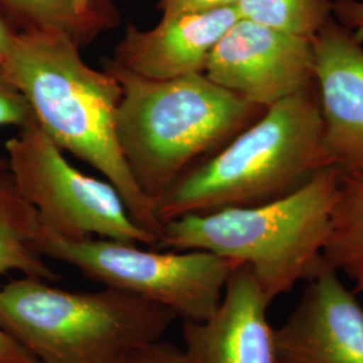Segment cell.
<instances>
[{"mask_svg":"<svg viewBox=\"0 0 363 363\" xmlns=\"http://www.w3.org/2000/svg\"><path fill=\"white\" fill-rule=\"evenodd\" d=\"M0 11L16 30H62L81 48L118 23L116 9L79 15L74 11L72 0H0Z\"/></svg>","mask_w":363,"mask_h":363,"instance_id":"9a60e30c","label":"cell"},{"mask_svg":"<svg viewBox=\"0 0 363 363\" xmlns=\"http://www.w3.org/2000/svg\"><path fill=\"white\" fill-rule=\"evenodd\" d=\"M34 120L35 117L26 97L7 77L0 64V127H16L21 130ZM7 166V160L0 157V169Z\"/></svg>","mask_w":363,"mask_h":363,"instance_id":"e0dca14e","label":"cell"},{"mask_svg":"<svg viewBox=\"0 0 363 363\" xmlns=\"http://www.w3.org/2000/svg\"><path fill=\"white\" fill-rule=\"evenodd\" d=\"M334 18L363 38V0H334Z\"/></svg>","mask_w":363,"mask_h":363,"instance_id":"ffe728a7","label":"cell"},{"mask_svg":"<svg viewBox=\"0 0 363 363\" xmlns=\"http://www.w3.org/2000/svg\"><path fill=\"white\" fill-rule=\"evenodd\" d=\"M120 363H193L183 347L169 340H157L132 351Z\"/></svg>","mask_w":363,"mask_h":363,"instance_id":"ac0fdd59","label":"cell"},{"mask_svg":"<svg viewBox=\"0 0 363 363\" xmlns=\"http://www.w3.org/2000/svg\"><path fill=\"white\" fill-rule=\"evenodd\" d=\"M175 319L111 286L73 292L27 276L0 286V328L40 363H120L163 339Z\"/></svg>","mask_w":363,"mask_h":363,"instance_id":"5b68a950","label":"cell"},{"mask_svg":"<svg viewBox=\"0 0 363 363\" xmlns=\"http://www.w3.org/2000/svg\"><path fill=\"white\" fill-rule=\"evenodd\" d=\"M334 0H238V18L312 39L334 16Z\"/></svg>","mask_w":363,"mask_h":363,"instance_id":"2e32d148","label":"cell"},{"mask_svg":"<svg viewBox=\"0 0 363 363\" xmlns=\"http://www.w3.org/2000/svg\"><path fill=\"white\" fill-rule=\"evenodd\" d=\"M334 167L315 84L271 105L217 154L187 171L156 205L164 225L187 214L268 203Z\"/></svg>","mask_w":363,"mask_h":363,"instance_id":"3957f363","label":"cell"},{"mask_svg":"<svg viewBox=\"0 0 363 363\" xmlns=\"http://www.w3.org/2000/svg\"><path fill=\"white\" fill-rule=\"evenodd\" d=\"M325 143L340 172L363 171V46L333 16L312 39Z\"/></svg>","mask_w":363,"mask_h":363,"instance_id":"30bf717a","label":"cell"},{"mask_svg":"<svg viewBox=\"0 0 363 363\" xmlns=\"http://www.w3.org/2000/svg\"><path fill=\"white\" fill-rule=\"evenodd\" d=\"M13 182L38 213L40 226L67 240L108 238L155 247L159 240L130 218L109 182L74 169L34 120L6 142Z\"/></svg>","mask_w":363,"mask_h":363,"instance_id":"52a82bcc","label":"cell"},{"mask_svg":"<svg viewBox=\"0 0 363 363\" xmlns=\"http://www.w3.org/2000/svg\"><path fill=\"white\" fill-rule=\"evenodd\" d=\"M1 66L52 142L97 169L133 222L160 241L164 225L156 205L136 184L117 140L116 77L88 65L77 42L57 28L18 30Z\"/></svg>","mask_w":363,"mask_h":363,"instance_id":"6da1fadb","label":"cell"},{"mask_svg":"<svg viewBox=\"0 0 363 363\" xmlns=\"http://www.w3.org/2000/svg\"><path fill=\"white\" fill-rule=\"evenodd\" d=\"M39 237L38 213L19 193L9 166L0 169V276L19 272L58 281L39 249Z\"/></svg>","mask_w":363,"mask_h":363,"instance_id":"4fadbf2b","label":"cell"},{"mask_svg":"<svg viewBox=\"0 0 363 363\" xmlns=\"http://www.w3.org/2000/svg\"><path fill=\"white\" fill-rule=\"evenodd\" d=\"M273 339L276 363H363L362 304L325 265Z\"/></svg>","mask_w":363,"mask_h":363,"instance_id":"9c48e42d","label":"cell"},{"mask_svg":"<svg viewBox=\"0 0 363 363\" xmlns=\"http://www.w3.org/2000/svg\"><path fill=\"white\" fill-rule=\"evenodd\" d=\"M205 76L267 109L315 84L312 42L238 18L214 46Z\"/></svg>","mask_w":363,"mask_h":363,"instance_id":"ba28073f","label":"cell"},{"mask_svg":"<svg viewBox=\"0 0 363 363\" xmlns=\"http://www.w3.org/2000/svg\"><path fill=\"white\" fill-rule=\"evenodd\" d=\"M340 175L328 167L272 202L169 220L154 249L203 250L247 265L272 303L323 269Z\"/></svg>","mask_w":363,"mask_h":363,"instance_id":"277c9868","label":"cell"},{"mask_svg":"<svg viewBox=\"0 0 363 363\" xmlns=\"http://www.w3.org/2000/svg\"><path fill=\"white\" fill-rule=\"evenodd\" d=\"M271 301L247 265L230 274L208 320L183 322V349L193 363H276Z\"/></svg>","mask_w":363,"mask_h":363,"instance_id":"7c38bea8","label":"cell"},{"mask_svg":"<svg viewBox=\"0 0 363 363\" xmlns=\"http://www.w3.org/2000/svg\"><path fill=\"white\" fill-rule=\"evenodd\" d=\"M72 4L79 15H91L115 9L111 0H72Z\"/></svg>","mask_w":363,"mask_h":363,"instance_id":"603a6c76","label":"cell"},{"mask_svg":"<svg viewBox=\"0 0 363 363\" xmlns=\"http://www.w3.org/2000/svg\"><path fill=\"white\" fill-rule=\"evenodd\" d=\"M121 86L117 140L139 189L155 205L201 156L220 151L265 108L252 104L205 74L154 81L105 58Z\"/></svg>","mask_w":363,"mask_h":363,"instance_id":"7a4b0ae2","label":"cell"},{"mask_svg":"<svg viewBox=\"0 0 363 363\" xmlns=\"http://www.w3.org/2000/svg\"><path fill=\"white\" fill-rule=\"evenodd\" d=\"M0 363H40L15 339L0 328Z\"/></svg>","mask_w":363,"mask_h":363,"instance_id":"44dd1931","label":"cell"},{"mask_svg":"<svg viewBox=\"0 0 363 363\" xmlns=\"http://www.w3.org/2000/svg\"><path fill=\"white\" fill-rule=\"evenodd\" d=\"M237 3L238 0H157L156 9L162 15H172L235 7Z\"/></svg>","mask_w":363,"mask_h":363,"instance_id":"d6986e66","label":"cell"},{"mask_svg":"<svg viewBox=\"0 0 363 363\" xmlns=\"http://www.w3.org/2000/svg\"><path fill=\"white\" fill-rule=\"evenodd\" d=\"M323 257L325 265L345 273L355 292L363 294V171L340 175Z\"/></svg>","mask_w":363,"mask_h":363,"instance_id":"5bb4252c","label":"cell"},{"mask_svg":"<svg viewBox=\"0 0 363 363\" xmlns=\"http://www.w3.org/2000/svg\"><path fill=\"white\" fill-rule=\"evenodd\" d=\"M16 33L18 30L4 16V13L0 11V64L4 61V58L10 52Z\"/></svg>","mask_w":363,"mask_h":363,"instance_id":"7402d4cb","label":"cell"},{"mask_svg":"<svg viewBox=\"0 0 363 363\" xmlns=\"http://www.w3.org/2000/svg\"><path fill=\"white\" fill-rule=\"evenodd\" d=\"M45 257L65 262L89 280L157 303L183 322H205L217 311L238 267L203 250H145L108 238L67 240L40 226Z\"/></svg>","mask_w":363,"mask_h":363,"instance_id":"8992f818","label":"cell"},{"mask_svg":"<svg viewBox=\"0 0 363 363\" xmlns=\"http://www.w3.org/2000/svg\"><path fill=\"white\" fill-rule=\"evenodd\" d=\"M237 19L235 7H225L162 15L150 30L128 25L111 61L154 81L205 74L214 46Z\"/></svg>","mask_w":363,"mask_h":363,"instance_id":"8fae6325","label":"cell"}]
</instances>
